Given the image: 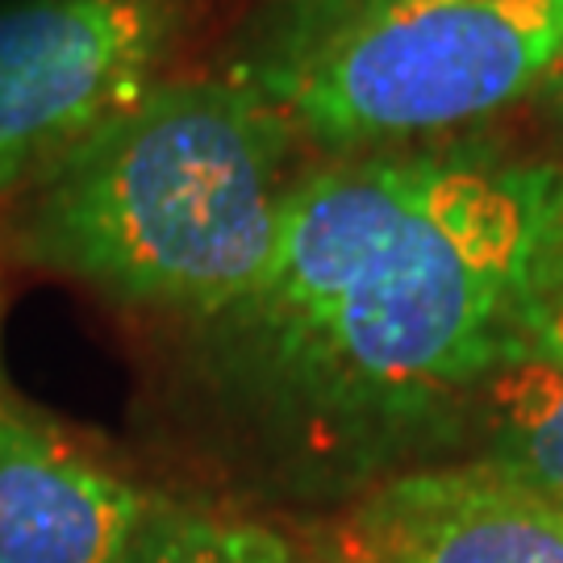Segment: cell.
Masks as SVG:
<instances>
[{
    "label": "cell",
    "mask_w": 563,
    "mask_h": 563,
    "mask_svg": "<svg viewBox=\"0 0 563 563\" xmlns=\"http://www.w3.org/2000/svg\"><path fill=\"white\" fill-rule=\"evenodd\" d=\"M560 284L563 167L463 142L301 176L267 272L192 330L284 463L360 476L522 360Z\"/></svg>",
    "instance_id": "1"
},
{
    "label": "cell",
    "mask_w": 563,
    "mask_h": 563,
    "mask_svg": "<svg viewBox=\"0 0 563 563\" xmlns=\"http://www.w3.org/2000/svg\"><path fill=\"white\" fill-rule=\"evenodd\" d=\"M288 121L239 80L155 84L42 176L9 222L18 260L201 322L272 263Z\"/></svg>",
    "instance_id": "2"
},
{
    "label": "cell",
    "mask_w": 563,
    "mask_h": 563,
    "mask_svg": "<svg viewBox=\"0 0 563 563\" xmlns=\"http://www.w3.org/2000/svg\"><path fill=\"white\" fill-rule=\"evenodd\" d=\"M563 0H288L234 80L330 151L443 139L543 84Z\"/></svg>",
    "instance_id": "3"
},
{
    "label": "cell",
    "mask_w": 563,
    "mask_h": 563,
    "mask_svg": "<svg viewBox=\"0 0 563 563\" xmlns=\"http://www.w3.org/2000/svg\"><path fill=\"white\" fill-rule=\"evenodd\" d=\"M188 0H25L0 13V188L30 184L159 84Z\"/></svg>",
    "instance_id": "4"
},
{
    "label": "cell",
    "mask_w": 563,
    "mask_h": 563,
    "mask_svg": "<svg viewBox=\"0 0 563 563\" xmlns=\"http://www.w3.org/2000/svg\"><path fill=\"white\" fill-rule=\"evenodd\" d=\"M339 563H563V505L484 463L380 481L334 530Z\"/></svg>",
    "instance_id": "5"
},
{
    "label": "cell",
    "mask_w": 563,
    "mask_h": 563,
    "mask_svg": "<svg viewBox=\"0 0 563 563\" xmlns=\"http://www.w3.org/2000/svg\"><path fill=\"white\" fill-rule=\"evenodd\" d=\"M151 505L0 393V563H121Z\"/></svg>",
    "instance_id": "6"
},
{
    "label": "cell",
    "mask_w": 563,
    "mask_h": 563,
    "mask_svg": "<svg viewBox=\"0 0 563 563\" xmlns=\"http://www.w3.org/2000/svg\"><path fill=\"white\" fill-rule=\"evenodd\" d=\"M488 472L563 505V363L518 360L481 384Z\"/></svg>",
    "instance_id": "7"
},
{
    "label": "cell",
    "mask_w": 563,
    "mask_h": 563,
    "mask_svg": "<svg viewBox=\"0 0 563 563\" xmlns=\"http://www.w3.org/2000/svg\"><path fill=\"white\" fill-rule=\"evenodd\" d=\"M121 563H313L276 530L155 501Z\"/></svg>",
    "instance_id": "8"
},
{
    "label": "cell",
    "mask_w": 563,
    "mask_h": 563,
    "mask_svg": "<svg viewBox=\"0 0 563 563\" xmlns=\"http://www.w3.org/2000/svg\"><path fill=\"white\" fill-rule=\"evenodd\" d=\"M522 360H560L563 363V284L551 292L539 309V318L530 325Z\"/></svg>",
    "instance_id": "9"
},
{
    "label": "cell",
    "mask_w": 563,
    "mask_h": 563,
    "mask_svg": "<svg viewBox=\"0 0 563 563\" xmlns=\"http://www.w3.org/2000/svg\"><path fill=\"white\" fill-rule=\"evenodd\" d=\"M534 92H539L547 109H551V113H555V118L563 121V46H560V55L551 59V67H547L543 84H539Z\"/></svg>",
    "instance_id": "10"
}]
</instances>
